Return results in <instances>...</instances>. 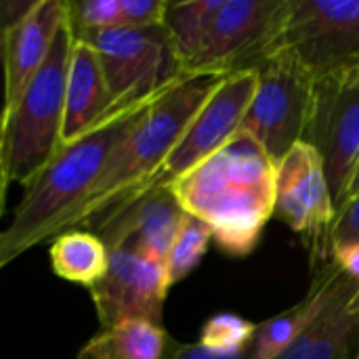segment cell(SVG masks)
I'll list each match as a JSON object with an SVG mask.
<instances>
[{"instance_id":"3957f363","label":"cell","mask_w":359,"mask_h":359,"mask_svg":"<svg viewBox=\"0 0 359 359\" xmlns=\"http://www.w3.org/2000/svg\"><path fill=\"white\" fill-rule=\"evenodd\" d=\"M147 105L105 120L78 141L63 145L25 185L11 223L0 229V271L29 248L57 238L65 229L67 219L95 187L111 149Z\"/></svg>"},{"instance_id":"cb8c5ba5","label":"cell","mask_w":359,"mask_h":359,"mask_svg":"<svg viewBox=\"0 0 359 359\" xmlns=\"http://www.w3.org/2000/svg\"><path fill=\"white\" fill-rule=\"evenodd\" d=\"M166 8H168L166 0H120L122 27L162 25Z\"/></svg>"},{"instance_id":"d6986e66","label":"cell","mask_w":359,"mask_h":359,"mask_svg":"<svg viewBox=\"0 0 359 359\" xmlns=\"http://www.w3.org/2000/svg\"><path fill=\"white\" fill-rule=\"evenodd\" d=\"M48 259L57 278L88 290L107 271L109 250L97 233L88 229H67L50 240Z\"/></svg>"},{"instance_id":"4fadbf2b","label":"cell","mask_w":359,"mask_h":359,"mask_svg":"<svg viewBox=\"0 0 359 359\" xmlns=\"http://www.w3.org/2000/svg\"><path fill=\"white\" fill-rule=\"evenodd\" d=\"M185 215L170 187H151L111 210L88 231L97 233L109 252L133 248L166 265Z\"/></svg>"},{"instance_id":"6da1fadb","label":"cell","mask_w":359,"mask_h":359,"mask_svg":"<svg viewBox=\"0 0 359 359\" xmlns=\"http://www.w3.org/2000/svg\"><path fill=\"white\" fill-rule=\"evenodd\" d=\"M276 172L278 164L265 149L238 133L170 189L187 215L210 227L212 240L225 255L248 257L273 219Z\"/></svg>"},{"instance_id":"484cf974","label":"cell","mask_w":359,"mask_h":359,"mask_svg":"<svg viewBox=\"0 0 359 359\" xmlns=\"http://www.w3.org/2000/svg\"><path fill=\"white\" fill-rule=\"evenodd\" d=\"M332 263L343 269L347 276H351L353 280L359 282V244L351 242V244H341V246H332L330 252Z\"/></svg>"},{"instance_id":"8992f818","label":"cell","mask_w":359,"mask_h":359,"mask_svg":"<svg viewBox=\"0 0 359 359\" xmlns=\"http://www.w3.org/2000/svg\"><path fill=\"white\" fill-rule=\"evenodd\" d=\"M276 50L288 53L313 80L359 65V0H284Z\"/></svg>"},{"instance_id":"e0dca14e","label":"cell","mask_w":359,"mask_h":359,"mask_svg":"<svg viewBox=\"0 0 359 359\" xmlns=\"http://www.w3.org/2000/svg\"><path fill=\"white\" fill-rule=\"evenodd\" d=\"M181 343L162 324L128 320L101 328L76 359H177Z\"/></svg>"},{"instance_id":"277c9868","label":"cell","mask_w":359,"mask_h":359,"mask_svg":"<svg viewBox=\"0 0 359 359\" xmlns=\"http://www.w3.org/2000/svg\"><path fill=\"white\" fill-rule=\"evenodd\" d=\"M74 34L65 19L42 69L29 82L2 130V166L4 181L27 185L61 149L65 84Z\"/></svg>"},{"instance_id":"4dcf8cb0","label":"cell","mask_w":359,"mask_h":359,"mask_svg":"<svg viewBox=\"0 0 359 359\" xmlns=\"http://www.w3.org/2000/svg\"><path fill=\"white\" fill-rule=\"evenodd\" d=\"M358 359H359V358H358Z\"/></svg>"},{"instance_id":"2e32d148","label":"cell","mask_w":359,"mask_h":359,"mask_svg":"<svg viewBox=\"0 0 359 359\" xmlns=\"http://www.w3.org/2000/svg\"><path fill=\"white\" fill-rule=\"evenodd\" d=\"M109 107V90L95 48L88 42L74 38L65 84L63 145L78 141L105 120H111Z\"/></svg>"},{"instance_id":"7c38bea8","label":"cell","mask_w":359,"mask_h":359,"mask_svg":"<svg viewBox=\"0 0 359 359\" xmlns=\"http://www.w3.org/2000/svg\"><path fill=\"white\" fill-rule=\"evenodd\" d=\"M166 265L133 248L109 252L103 278L88 288L101 328L128 320L162 324L168 294Z\"/></svg>"},{"instance_id":"30bf717a","label":"cell","mask_w":359,"mask_h":359,"mask_svg":"<svg viewBox=\"0 0 359 359\" xmlns=\"http://www.w3.org/2000/svg\"><path fill=\"white\" fill-rule=\"evenodd\" d=\"M282 2L225 0L187 74L227 76L255 69L273 50Z\"/></svg>"},{"instance_id":"ac0fdd59","label":"cell","mask_w":359,"mask_h":359,"mask_svg":"<svg viewBox=\"0 0 359 359\" xmlns=\"http://www.w3.org/2000/svg\"><path fill=\"white\" fill-rule=\"evenodd\" d=\"M332 267H334L332 259L313 265V280H311L307 297L297 307L257 324V337H255L257 359L278 358L318 318L328 297Z\"/></svg>"},{"instance_id":"ba28073f","label":"cell","mask_w":359,"mask_h":359,"mask_svg":"<svg viewBox=\"0 0 359 359\" xmlns=\"http://www.w3.org/2000/svg\"><path fill=\"white\" fill-rule=\"evenodd\" d=\"M273 217L301 236L311 265L330 261V231L337 208L324 162L316 147L305 141H299L278 162Z\"/></svg>"},{"instance_id":"9a60e30c","label":"cell","mask_w":359,"mask_h":359,"mask_svg":"<svg viewBox=\"0 0 359 359\" xmlns=\"http://www.w3.org/2000/svg\"><path fill=\"white\" fill-rule=\"evenodd\" d=\"M359 337V282L337 265L318 318L276 359H349Z\"/></svg>"},{"instance_id":"4316f807","label":"cell","mask_w":359,"mask_h":359,"mask_svg":"<svg viewBox=\"0 0 359 359\" xmlns=\"http://www.w3.org/2000/svg\"><path fill=\"white\" fill-rule=\"evenodd\" d=\"M177 359H257V355H255V343L248 349L238 351V353H231V355L215 353V351L202 347L200 343H191V345H183L181 343V349L177 353Z\"/></svg>"},{"instance_id":"52a82bcc","label":"cell","mask_w":359,"mask_h":359,"mask_svg":"<svg viewBox=\"0 0 359 359\" xmlns=\"http://www.w3.org/2000/svg\"><path fill=\"white\" fill-rule=\"evenodd\" d=\"M257 86L240 133L255 139L278 164L303 141L316 80L288 53L276 50L257 67Z\"/></svg>"},{"instance_id":"5b68a950","label":"cell","mask_w":359,"mask_h":359,"mask_svg":"<svg viewBox=\"0 0 359 359\" xmlns=\"http://www.w3.org/2000/svg\"><path fill=\"white\" fill-rule=\"evenodd\" d=\"M103 67L109 90V118L143 107L179 84L185 74L164 25L114 27L82 38Z\"/></svg>"},{"instance_id":"7402d4cb","label":"cell","mask_w":359,"mask_h":359,"mask_svg":"<svg viewBox=\"0 0 359 359\" xmlns=\"http://www.w3.org/2000/svg\"><path fill=\"white\" fill-rule=\"evenodd\" d=\"M255 337H257V324L236 313H217L208 318L206 324L202 326L198 343L215 353L231 355L248 349L255 343Z\"/></svg>"},{"instance_id":"83f0119b","label":"cell","mask_w":359,"mask_h":359,"mask_svg":"<svg viewBox=\"0 0 359 359\" xmlns=\"http://www.w3.org/2000/svg\"><path fill=\"white\" fill-rule=\"evenodd\" d=\"M2 130H4V124H2V101H0V215L4 212V200L8 191V185L4 181V166H2Z\"/></svg>"},{"instance_id":"d4e9b609","label":"cell","mask_w":359,"mask_h":359,"mask_svg":"<svg viewBox=\"0 0 359 359\" xmlns=\"http://www.w3.org/2000/svg\"><path fill=\"white\" fill-rule=\"evenodd\" d=\"M351 242L359 244V194L337 212V221L330 231V246H341Z\"/></svg>"},{"instance_id":"ffe728a7","label":"cell","mask_w":359,"mask_h":359,"mask_svg":"<svg viewBox=\"0 0 359 359\" xmlns=\"http://www.w3.org/2000/svg\"><path fill=\"white\" fill-rule=\"evenodd\" d=\"M225 0H189V2H168L164 15V29L170 38L172 50L187 74L189 65L196 61L212 19L221 11Z\"/></svg>"},{"instance_id":"f1b7e54d","label":"cell","mask_w":359,"mask_h":359,"mask_svg":"<svg viewBox=\"0 0 359 359\" xmlns=\"http://www.w3.org/2000/svg\"><path fill=\"white\" fill-rule=\"evenodd\" d=\"M359 194V162L358 166H355V170H353V175H351V181H349V185H347V194H345V202H343V206L353 198V196H358ZM341 206V208H343Z\"/></svg>"},{"instance_id":"7a4b0ae2","label":"cell","mask_w":359,"mask_h":359,"mask_svg":"<svg viewBox=\"0 0 359 359\" xmlns=\"http://www.w3.org/2000/svg\"><path fill=\"white\" fill-rule=\"evenodd\" d=\"M221 78L187 76L149 103L116 143L95 187L67 219L63 231L93 229L111 210L143 194Z\"/></svg>"},{"instance_id":"44dd1931","label":"cell","mask_w":359,"mask_h":359,"mask_svg":"<svg viewBox=\"0 0 359 359\" xmlns=\"http://www.w3.org/2000/svg\"><path fill=\"white\" fill-rule=\"evenodd\" d=\"M210 242H212L210 227L200 219L185 215L179 233L170 246V252L166 257V278L170 288L181 280H185L200 265V261L208 252Z\"/></svg>"},{"instance_id":"9c48e42d","label":"cell","mask_w":359,"mask_h":359,"mask_svg":"<svg viewBox=\"0 0 359 359\" xmlns=\"http://www.w3.org/2000/svg\"><path fill=\"white\" fill-rule=\"evenodd\" d=\"M303 141L320 154L339 212L359 162V84L349 72L316 80Z\"/></svg>"},{"instance_id":"603a6c76","label":"cell","mask_w":359,"mask_h":359,"mask_svg":"<svg viewBox=\"0 0 359 359\" xmlns=\"http://www.w3.org/2000/svg\"><path fill=\"white\" fill-rule=\"evenodd\" d=\"M67 21L74 38L122 27L120 0H74L67 2Z\"/></svg>"},{"instance_id":"8fae6325","label":"cell","mask_w":359,"mask_h":359,"mask_svg":"<svg viewBox=\"0 0 359 359\" xmlns=\"http://www.w3.org/2000/svg\"><path fill=\"white\" fill-rule=\"evenodd\" d=\"M257 86V72L244 69L221 78L212 95L194 116L183 137L154 177L151 187H170L177 179L225 147L238 133ZM145 189V191H147Z\"/></svg>"},{"instance_id":"f546056e","label":"cell","mask_w":359,"mask_h":359,"mask_svg":"<svg viewBox=\"0 0 359 359\" xmlns=\"http://www.w3.org/2000/svg\"><path fill=\"white\" fill-rule=\"evenodd\" d=\"M347 72H349V74L353 76V80H355V82H358V84H359V65H355V67H351V69H347Z\"/></svg>"},{"instance_id":"5bb4252c","label":"cell","mask_w":359,"mask_h":359,"mask_svg":"<svg viewBox=\"0 0 359 359\" xmlns=\"http://www.w3.org/2000/svg\"><path fill=\"white\" fill-rule=\"evenodd\" d=\"M67 19V0H36L4 34L2 48V124L42 69L55 38Z\"/></svg>"}]
</instances>
